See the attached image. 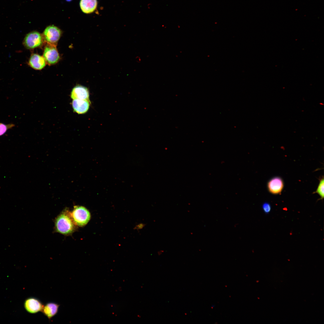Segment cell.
<instances>
[{
  "label": "cell",
  "instance_id": "1",
  "mask_svg": "<svg viewBox=\"0 0 324 324\" xmlns=\"http://www.w3.org/2000/svg\"><path fill=\"white\" fill-rule=\"evenodd\" d=\"M56 231L64 235H69L76 230V226L74 223L70 212L65 211L59 214L55 221Z\"/></svg>",
  "mask_w": 324,
  "mask_h": 324
},
{
  "label": "cell",
  "instance_id": "2",
  "mask_svg": "<svg viewBox=\"0 0 324 324\" xmlns=\"http://www.w3.org/2000/svg\"><path fill=\"white\" fill-rule=\"evenodd\" d=\"M70 216L76 226H83L86 225L91 218V214L89 211L85 207L76 206H74Z\"/></svg>",
  "mask_w": 324,
  "mask_h": 324
},
{
  "label": "cell",
  "instance_id": "3",
  "mask_svg": "<svg viewBox=\"0 0 324 324\" xmlns=\"http://www.w3.org/2000/svg\"><path fill=\"white\" fill-rule=\"evenodd\" d=\"M43 41V37L39 32L33 31L28 34L25 37L23 44L28 49H33L40 46Z\"/></svg>",
  "mask_w": 324,
  "mask_h": 324
},
{
  "label": "cell",
  "instance_id": "4",
  "mask_svg": "<svg viewBox=\"0 0 324 324\" xmlns=\"http://www.w3.org/2000/svg\"><path fill=\"white\" fill-rule=\"evenodd\" d=\"M61 31L57 27L50 25L47 27L43 33V38L48 44H55L59 39Z\"/></svg>",
  "mask_w": 324,
  "mask_h": 324
},
{
  "label": "cell",
  "instance_id": "5",
  "mask_svg": "<svg viewBox=\"0 0 324 324\" xmlns=\"http://www.w3.org/2000/svg\"><path fill=\"white\" fill-rule=\"evenodd\" d=\"M43 57L50 64H53L58 62L60 56L55 44H49L45 46Z\"/></svg>",
  "mask_w": 324,
  "mask_h": 324
},
{
  "label": "cell",
  "instance_id": "6",
  "mask_svg": "<svg viewBox=\"0 0 324 324\" xmlns=\"http://www.w3.org/2000/svg\"><path fill=\"white\" fill-rule=\"evenodd\" d=\"M44 305L38 298L31 297L27 298L24 303V308L28 313L34 314L42 312Z\"/></svg>",
  "mask_w": 324,
  "mask_h": 324
},
{
  "label": "cell",
  "instance_id": "7",
  "mask_svg": "<svg viewBox=\"0 0 324 324\" xmlns=\"http://www.w3.org/2000/svg\"><path fill=\"white\" fill-rule=\"evenodd\" d=\"M267 186L270 193L274 194H279L283 188V182L280 177H274L268 182Z\"/></svg>",
  "mask_w": 324,
  "mask_h": 324
},
{
  "label": "cell",
  "instance_id": "8",
  "mask_svg": "<svg viewBox=\"0 0 324 324\" xmlns=\"http://www.w3.org/2000/svg\"><path fill=\"white\" fill-rule=\"evenodd\" d=\"M70 97L73 99H78L89 101L88 89L87 88L81 86H77L73 88Z\"/></svg>",
  "mask_w": 324,
  "mask_h": 324
},
{
  "label": "cell",
  "instance_id": "9",
  "mask_svg": "<svg viewBox=\"0 0 324 324\" xmlns=\"http://www.w3.org/2000/svg\"><path fill=\"white\" fill-rule=\"evenodd\" d=\"M29 65L33 68L40 70L44 68L46 64V62L44 57L37 54H33L28 61Z\"/></svg>",
  "mask_w": 324,
  "mask_h": 324
},
{
  "label": "cell",
  "instance_id": "10",
  "mask_svg": "<svg viewBox=\"0 0 324 324\" xmlns=\"http://www.w3.org/2000/svg\"><path fill=\"white\" fill-rule=\"evenodd\" d=\"M90 105L89 101L78 99H73L72 106L74 112L79 114L86 113Z\"/></svg>",
  "mask_w": 324,
  "mask_h": 324
},
{
  "label": "cell",
  "instance_id": "11",
  "mask_svg": "<svg viewBox=\"0 0 324 324\" xmlns=\"http://www.w3.org/2000/svg\"><path fill=\"white\" fill-rule=\"evenodd\" d=\"M60 305L58 304L50 302L44 305L42 312L49 320H50L58 313Z\"/></svg>",
  "mask_w": 324,
  "mask_h": 324
},
{
  "label": "cell",
  "instance_id": "12",
  "mask_svg": "<svg viewBox=\"0 0 324 324\" xmlns=\"http://www.w3.org/2000/svg\"><path fill=\"white\" fill-rule=\"evenodd\" d=\"M97 0H80V3L82 11L85 14H90L94 12L97 7Z\"/></svg>",
  "mask_w": 324,
  "mask_h": 324
},
{
  "label": "cell",
  "instance_id": "13",
  "mask_svg": "<svg viewBox=\"0 0 324 324\" xmlns=\"http://www.w3.org/2000/svg\"><path fill=\"white\" fill-rule=\"evenodd\" d=\"M324 178H321L320 180V182L316 191L313 193H317L318 194L320 197V199L322 200L324 198Z\"/></svg>",
  "mask_w": 324,
  "mask_h": 324
},
{
  "label": "cell",
  "instance_id": "14",
  "mask_svg": "<svg viewBox=\"0 0 324 324\" xmlns=\"http://www.w3.org/2000/svg\"><path fill=\"white\" fill-rule=\"evenodd\" d=\"M13 124H5L0 123V136L4 134L7 130L14 126Z\"/></svg>",
  "mask_w": 324,
  "mask_h": 324
},
{
  "label": "cell",
  "instance_id": "15",
  "mask_svg": "<svg viewBox=\"0 0 324 324\" xmlns=\"http://www.w3.org/2000/svg\"><path fill=\"white\" fill-rule=\"evenodd\" d=\"M262 208L265 213L268 214L271 211V207L269 203L266 202L262 205Z\"/></svg>",
  "mask_w": 324,
  "mask_h": 324
},
{
  "label": "cell",
  "instance_id": "16",
  "mask_svg": "<svg viewBox=\"0 0 324 324\" xmlns=\"http://www.w3.org/2000/svg\"><path fill=\"white\" fill-rule=\"evenodd\" d=\"M67 0V1H70V0Z\"/></svg>",
  "mask_w": 324,
  "mask_h": 324
}]
</instances>
